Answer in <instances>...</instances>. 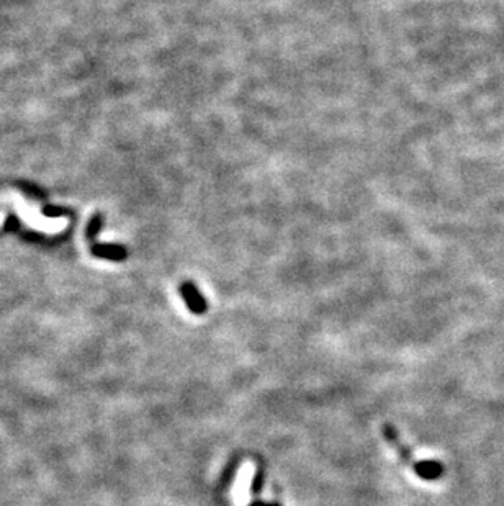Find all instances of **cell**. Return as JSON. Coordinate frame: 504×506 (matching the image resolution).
Here are the masks:
<instances>
[{
    "instance_id": "6da1fadb",
    "label": "cell",
    "mask_w": 504,
    "mask_h": 506,
    "mask_svg": "<svg viewBox=\"0 0 504 506\" xmlns=\"http://www.w3.org/2000/svg\"><path fill=\"white\" fill-rule=\"evenodd\" d=\"M180 293H182L185 305L190 308L192 313H195V315L205 313V311H206L205 297L201 295L195 284H193V282H184L182 285H180Z\"/></svg>"
},
{
    "instance_id": "7a4b0ae2",
    "label": "cell",
    "mask_w": 504,
    "mask_h": 506,
    "mask_svg": "<svg viewBox=\"0 0 504 506\" xmlns=\"http://www.w3.org/2000/svg\"><path fill=\"white\" fill-rule=\"evenodd\" d=\"M90 251H92V254L96 257L107 259V261H113V262L124 261V259L128 257V251L122 244L94 243L92 248H90Z\"/></svg>"
},
{
    "instance_id": "3957f363",
    "label": "cell",
    "mask_w": 504,
    "mask_h": 506,
    "mask_svg": "<svg viewBox=\"0 0 504 506\" xmlns=\"http://www.w3.org/2000/svg\"><path fill=\"white\" fill-rule=\"evenodd\" d=\"M416 472L423 478H436L441 475V465L436 462H423L416 467Z\"/></svg>"
},
{
    "instance_id": "277c9868",
    "label": "cell",
    "mask_w": 504,
    "mask_h": 506,
    "mask_svg": "<svg viewBox=\"0 0 504 506\" xmlns=\"http://www.w3.org/2000/svg\"><path fill=\"white\" fill-rule=\"evenodd\" d=\"M103 228V215L102 213H96L90 220L87 228H85V235H87L89 241H94L98 236V233Z\"/></svg>"
},
{
    "instance_id": "5b68a950",
    "label": "cell",
    "mask_w": 504,
    "mask_h": 506,
    "mask_svg": "<svg viewBox=\"0 0 504 506\" xmlns=\"http://www.w3.org/2000/svg\"><path fill=\"white\" fill-rule=\"evenodd\" d=\"M6 230H15V228H19V220L15 218L14 215L8 216V223H6Z\"/></svg>"
},
{
    "instance_id": "8992f818",
    "label": "cell",
    "mask_w": 504,
    "mask_h": 506,
    "mask_svg": "<svg viewBox=\"0 0 504 506\" xmlns=\"http://www.w3.org/2000/svg\"><path fill=\"white\" fill-rule=\"evenodd\" d=\"M43 213H45L46 216H59V215H63V211L61 210H50V207H48V209H43Z\"/></svg>"
}]
</instances>
